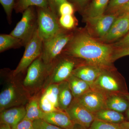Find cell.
<instances>
[{"label":"cell","mask_w":129,"mask_h":129,"mask_svg":"<svg viewBox=\"0 0 129 129\" xmlns=\"http://www.w3.org/2000/svg\"><path fill=\"white\" fill-rule=\"evenodd\" d=\"M44 92L56 108L60 109L58 108V105L59 84L56 83L51 84L47 87Z\"/></svg>","instance_id":"obj_25"},{"label":"cell","mask_w":129,"mask_h":129,"mask_svg":"<svg viewBox=\"0 0 129 129\" xmlns=\"http://www.w3.org/2000/svg\"><path fill=\"white\" fill-rule=\"evenodd\" d=\"M95 118L105 122L119 124L124 121L125 117L122 113L105 108L94 114Z\"/></svg>","instance_id":"obj_21"},{"label":"cell","mask_w":129,"mask_h":129,"mask_svg":"<svg viewBox=\"0 0 129 129\" xmlns=\"http://www.w3.org/2000/svg\"><path fill=\"white\" fill-rule=\"evenodd\" d=\"M36 9L38 35L43 41L55 35L62 28L59 24V17L49 7H36Z\"/></svg>","instance_id":"obj_4"},{"label":"cell","mask_w":129,"mask_h":129,"mask_svg":"<svg viewBox=\"0 0 129 129\" xmlns=\"http://www.w3.org/2000/svg\"><path fill=\"white\" fill-rule=\"evenodd\" d=\"M129 55V47L119 48L115 50L114 52L113 56V62L120 58Z\"/></svg>","instance_id":"obj_35"},{"label":"cell","mask_w":129,"mask_h":129,"mask_svg":"<svg viewBox=\"0 0 129 129\" xmlns=\"http://www.w3.org/2000/svg\"><path fill=\"white\" fill-rule=\"evenodd\" d=\"M106 108L122 113L128 108L129 102L123 95H111L106 98Z\"/></svg>","instance_id":"obj_18"},{"label":"cell","mask_w":129,"mask_h":129,"mask_svg":"<svg viewBox=\"0 0 129 129\" xmlns=\"http://www.w3.org/2000/svg\"><path fill=\"white\" fill-rule=\"evenodd\" d=\"M74 99H78L91 89L90 84L72 74L67 79Z\"/></svg>","instance_id":"obj_20"},{"label":"cell","mask_w":129,"mask_h":129,"mask_svg":"<svg viewBox=\"0 0 129 129\" xmlns=\"http://www.w3.org/2000/svg\"><path fill=\"white\" fill-rule=\"evenodd\" d=\"M65 55L66 56H62L61 53L51 64L48 74L50 76L51 84H59L67 80L76 68V62L74 59L68 58V55Z\"/></svg>","instance_id":"obj_7"},{"label":"cell","mask_w":129,"mask_h":129,"mask_svg":"<svg viewBox=\"0 0 129 129\" xmlns=\"http://www.w3.org/2000/svg\"><path fill=\"white\" fill-rule=\"evenodd\" d=\"M27 97L23 90L15 84L8 86L0 94V111L25 104Z\"/></svg>","instance_id":"obj_8"},{"label":"cell","mask_w":129,"mask_h":129,"mask_svg":"<svg viewBox=\"0 0 129 129\" xmlns=\"http://www.w3.org/2000/svg\"><path fill=\"white\" fill-rule=\"evenodd\" d=\"M47 1L48 7L58 17V10L59 7L63 3L68 1L67 0H47Z\"/></svg>","instance_id":"obj_34"},{"label":"cell","mask_w":129,"mask_h":129,"mask_svg":"<svg viewBox=\"0 0 129 129\" xmlns=\"http://www.w3.org/2000/svg\"><path fill=\"white\" fill-rule=\"evenodd\" d=\"M113 47L117 49L129 47V32L120 40L113 45Z\"/></svg>","instance_id":"obj_36"},{"label":"cell","mask_w":129,"mask_h":129,"mask_svg":"<svg viewBox=\"0 0 129 129\" xmlns=\"http://www.w3.org/2000/svg\"><path fill=\"white\" fill-rule=\"evenodd\" d=\"M73 34L71 30L62 28L52 37L42 41L41 56L45 64L51 65L62 53Z\"/></svg>","instance_id":"obj_3"},{"label":"cell","mask_w":129,"mask_h":129,"mask_svg":"<svg viewBox=\"0 0 129 129\" xmlns=\"http://www.w3.org/2000/svg\"><path fill=\"white\" fill-rule=\"evenodd\" d=\"M111 69H104L91 85V89L107 97L115 94H127L124 81L119 76L114 73Z\"/></svg>","instance_id":"obj_2"},{"label":"cell","mask_w":129,"mask_h":129,"mask_svg":"<svg viewBox=\"0 0 129 129\" xmlns=\"http://www.w3.org/2000/svg\"><path fill=\"white\" fill-rule=\"evenodd\" d=\"M51 65L45 64L40 56L28 68L27 75L24 80V86L32 88L39 84L45 76L49 74Z\"/></svg>","instance_id":"obj_10"},{"label":"cell","mask_w":129,"mask_h":129,"mask_svg":"<svg viewBox=\"0 0 129 129\" xmlns=\"http://www.w3.org/2000/svg\"><path fill=\"white\" fill-rule=\"evenodd\" d=\"M39 106L41 110L44 113L52 112L61 110L56 108L45 92L39 99Z\"/></svg>","instance_id":"obj_26"},{"label":"cell","mask_w":129,"mask_h":129,"mask_svg":"<svg viewBox=\"0 0 129 129\" xmlns=\"http://www.w3.org/2000/svg\"><path fill=\"white\" fill-rule=\"evenodd\" d=\"M11 129H35L33 121L23 119L15 127Z\"/></svg>","instance_id":"obj_37"},{"label":"cell","mask_w":129,"mask_h":129,"mask_svg":"<svg viewBox=\"0 0 129 129\" xmlns=\"http://www.w3.org/2000/svg\"><path fill=\"white\" fill-rule=\"evenodd\" d=\"M118 17L115 13L104 14L97 17L86 20L95 35L101 40L108 33Z\"/></svg>","instance_id":"obj_11"},{"label":"cell","mask_w":129,"mask_h":129,"mask_svg":"<svg viewBox=\"0 0 129 129\" xmlns=\"http://www.w3.org/2000/svg\"><path fill=\"white\" fill-rule=\"evenodd\" d=\"M35 7H29L23 13L21 20L10 34L22 41L24 46L37 29V13Z\"/></svg>","instance_id":"obj_5"},{"label":"cell","mask_w":129,"mask_h":129,"mask_svg":"<svg viewBox=\"0 0 129 129\" xmlns=\"http://www.w3.org/2000/svg\"><path fill=\"white\" fill-rule=\"evenodd\" d=\"M119 125L122 129H129V121H124Z\"/></svg>","instance_id":"obj_39"},{"label":"cell","mask_w":129,"mask_h":129,"mask_svg":"<svg viewBox=\"0 0 129 129\" xmlns=\"http://www.w3.org/2000/svg\"><path fill=\"white\" fill-rule=\"evenodd\" d=\"M42 119L62 128H74L75 124L65 111L62 110L50 113H44Z\"/></svg>","instance_id":"obj_14"},{"label":"cell","mask_w":129,"mask_h":129,"mask_svg":"<svg viewBox=\"0 0 129 129\" xmlns=\"http://www.w3.org/2000/svg\"><path fill=\"white\" fill-rule=\"evenodd\" d=\"M1 129H11V128L8 125L2 123V125L1 127Z\"/></svg>","instance_id":"obj_40"},{"label":"cell","mask_w":129,"mask_h":129,"mask_svg":"<svg viewBox=\"0 0 129 129\" xmlns=\"http://www.w3.org/2000/svg\"><path fill=\"white\" fill-rule=\"evenodd\" d=\"M127 117H128V119L129 120V107L127 111Z\"/></svg>","instance_id":"obj_42"},{"label":"cell","mask_w":129,"mask_h":129,"mask_svg":"<svg viewBox=\"0 0 129 129\" xmlns=\"http://www.w3.org/2000/svg\"><path fill=\"white\" fill-rule=\"evenodd\" d=\"M48 7L47 0H16L14 10L17 13H22L30 7Z\"/></svg>","instance_id":"obj_24"},{"label":"cell","mask_w":129,"mask_h":129,"mask_svg":"<svg viewBox=\"0 0 129 129\" xmlns=\"http://www.w3.org/2000/svg\"><path fill=\"white\" fill-rule=\"evenodd\" d=\"M33 124L35 129H63L51 124L42 119L34 120Z\"/></svg>","instance_id":"obj_32"},{"label":"cell","mask_w":129,"mask_h":129,"mask_svg":"<svg viewBox=\"0 0 129 129\" xmlns=\"http://www.w3.org/2000/svg\"><path fill=\"white\" fill-rule=\"evenodd\" d=\"M123 95L129 102V94H128V93H127V94H125Z\"/></svg>","instance_id":"obj_41"},{"label":"cell","mask_w":129,"mask_h":129,"mask_svg":"<svg viewBox=\"0 0 129 129\" xmlns=\"http://www.w3.org/2000/svg\"><path fill=\"white\" fill-rule=\"evenodd\" d=\"M129 31V16L128 14L118 16L106 36L100 41L109 42L124 36Z\"/></svg>","instance_id":"obj_13"},{"label":"cell","mask_w":129,"mask_h":129,"mask_svg":"<svg viewBox=\"0 0 129 129\" xmlns=\"http://www.w3.org/2000/svg\"><path fill=\"white\" fill-rule=\"evenodd\" d=\"M59 24L62 28L71 30L74 29L76 24V21L73 15H62L58 19Z\"/></svg>","instance_id":"obj_27"},{"label":"cell","mask_w":129,"mask_h":129,"mask_svg":"<svg viewBox=\"0 0 129 129\" xmlns=\"http://www.w3.org/2000/svg\"><path fill=\"white\" fill-rule=\"evenodd\" d=\"M75 10L73 5L68 1L63 3L59 7L58 10V16L60 17L62 15H73Z\"/></svg>","instance_id":"obj_31"},{"label":"cell","mask_w":129,"mask_h":129,"mask_svg":"<svg viewBox=\"0 0 129 129\" xmlns=\"http://www.w3.org/2000/svg\"><path fill=\"white\" fill-rule=\"evenodd\" d=\"M16 0H0V3L3 8L7 15L8 22L9 24L12 23V15L14 9Z\"/></svg>","instance_id":"obj_29"},{"label":"cell","mask_w":129,"mask_h":129,"mask_svg":"<svg viewBox=\"0 0 129 129\" xmlns=\"http://www.w3.org/2000/svg\"><path fill=\"white\" fill-rule=\"evenodd\" d=\"M129 1V0H110L106 12L107 14L115 13L120 7Z\"/></svg>","instance_id":"obj_30"},{"label":"cell","mask_w":129,"mask_h":129,"mask_svg":"<svg viewBox=\"0 0 129 129\" xmlns=\"http://www.w3.org/2000/svg\"><path fill=\"white\" fill-rule=\"evenodd\" d=\"M115 14L117 15L118 17L122 16L124 14L129 13V1L127 3L120 7L115 13Z\"/></svg>","instance_id":"obj_38"},{"label":"cell","mask_w":129,"mask_h":129,"mask_svg":"<svg viewBox=\"0 0 129 129\" xmlns=\"http://www.w3.org/2000/svg\"><path fill=\"white\" fill-rule=\"evenodd\" d=\"M104 70L100 67L86 64L76 67L73 71L72 74L91 85Z\"/></svg>","instance_id":"obj_15"},{"label":"cell","mask_w":129,"mask_h":129,"mask_svg":"<svg viewBox=\"0 0 129 129\" xmlns=\"http://www.w3.org/2000/svg\"><path fill=\"white\" fill-rule=\"evenodd\" d=\"M75 124L84 129H88L95 119L94 114L84 107L76 99H74L65 111Z\"/></svg>","instance_id":"obj_9"},{"label":"cell","mask_w":129,"mask_h":129,"mask_svg":"<svg viewBox=\"0 0 129 129\" xmlns=\"http://www.w3.org/2000/svg\"><path fill=\"white\" fill-rule=\"evenodd\" d=\"M110 0H91L82 12L86 20L104 14Z\"/></svg>","instance_id":"obj_17"},{"label":"cell","mask_w":129,"mask_h":129,"mask_svg":"<svg viewBox=\"0 0 129 129\" xmlns=\"http://www.w3.org/2000/svg\"><path fill=\"white\" fill-rule=\"evenodd\" d=\"M88 129H122L119 124L112 123L95 118Z\"/></svg>","instance_id":"obj_28"},{"label":"cell","mask_w":129,"mask_h":129,"mask_svg":"<svg viewBox=\"0 0 129 129\" xmlns=\"http://www.w3.org/2000/svg\"><path fill=\"white\" fill-rule=\"evenodd\" d=\"M114 50L112 47L97 41L82 30L74 32L62 53L83 59L87 64L104 69H112Z\"/></svg>","instance_id":"obj_1"},{"label":"cell","mask_w":129,"mask_h":129,"mask_svg":"<svg viewBox=\"0 0 129 129\" xmlns=\"http://www.w3.org/2000/svg\"><path fill=\"white\" fill-rule=\"evenodd\" d=\"M42 41L38 35L37 28L30 40L25 45L23 56L17 67L12 73L13 76L26 70L37 58L41 56Z\"/></svg>","instance_id":"obj_6"},{"label":"cell","mask_w":129,"mask_h":129,"mask_svg":"<svg viewBox=\"0 0 129 129\" xmlns=\"http://www.w3.org/2000/svg\"><path fill=\"white\" fill-rule=\"evenodd\" d=\"M128 14L129 16V14Z\"/></svg>","instance_id":"obj_43"},{"label":"cell","mask_w":129,"mask_h":129,"mask_svg":"<svg viewBox=\"0 0 129 129\" xmlns=\"http://www.w3.org/2000/svg\"><path fill=\"white\" fill-rule=\"evenodd\" d=\"M58 84V108L60 110L65 111L73 101V96L68 81H64Z\"/></svg>","instance_id":"obj_19"},{"label":"cell","mask_w":129,"mask_h":129,"mask_svg":"<svg viewBox=\"0 0 129 129\" xmlns=\"http://www.w3.org/2000/svg\"><path fill=\"white\" fill-rule=\"evenodd\" d=\"M72 3L75 10L79 11L82 12L84 10L88 5L89 4L91 0H67Z\"/></svg>","instance_id":"obj_33"},{"label":"cell","mask_w":129,"mask_h":129,"mask_svg":"<svg viewBox=\"0 0 129 129\" xmlns=\"http://www.w3.org/2000/svg\"><path fill=\"white\" fill-rule=\"evenodd\" d=\"M26 113V108L23 106L6 109L1 112V122L12 128L24 118Z\"/></svg>","instance_id":"obj_16"},{"label":"cell","mask_w":129,"mask_h":129,"mask_svg":"<svg viewBox=\"0 0 129 129\" xmlns=\"http://www.w3.org/2000/svg\"><path fill=\"white\" fill-rule=\"evenodd\" d=\"M24 46L22 41L11 34L0 35V52H3L12 48H18Z\"/></svg>","instance_id":"obj_23"},{"label":"cell","mask_w":129,"mask_h":129,"mask_svg":"<svg viewBox=\"0 0 129 129\" xmlns=\"http://www.w3.org/2000/svg\"><path fill=\"white\" fill-rule=\"evenodd\" d=\"M26 108V114L24 118L33 121L36 119H42L44 113L39 106V99L34 97L30 99Z\"/></svg>","instance_id":"obj_22"},{"label":"cell","mask_w":129,"mask_h":129,"mask_svg":"<svg viewBox=\"0 0 129 129\" xmlns=\"http://www.w3.org/2000/svg\"><path fill=\"white\" fill-rule=\"evenodd\" d=\"M106 98L101 93L91 89L77 99L89 111L95 114L106 108Z\"/></svg>","instance_id":"obj_12"}]
</instances>
